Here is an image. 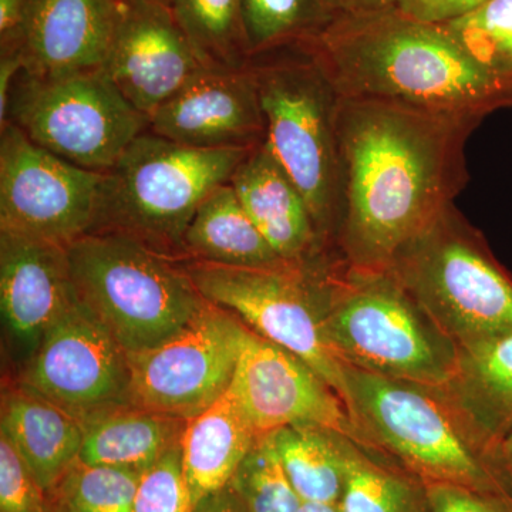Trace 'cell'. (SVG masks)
I'll list each match as a JSON object with an SVG mask.
<instances>
[{
  "instance_id": "4",
  "label": "cell",
  "mask_w": 512,
  "mask_h": 512,
  "mask_svg": "<svg viewBox=\"0 0 512 512\" xmlns=\"http://www.w3.org/2000/svg\"><path fill=\"white\" fill-rule=\"evenodd\" d=\"M323 332L342 365L392 379L443 386L456 372L458 345L389 269H330Z\"/></svg>"
},
{
  "instance_id": "42",
  "label": "cell",
  "mask_w": 512,
  "mask_h": 512,
  "mask_svg": "<svg viewBox=\"0 0 512 512\" xmlns=\"http://www.w3.org/2000/svg\"><path fill=\"white\" fill-rule=\"evenodd\" d=\"M121 2H141V0H121ZM164 2H168V0H164Z\"/></svg>"
},
{
  "instance_id": "14",
  "label": "cell",
  "mask_w": 512,
  "mask_h": 512,
  "mask_svg": "<svg viewBox=\"0 0 512 512\" xmlns=\"http://www.w3.org/2000/svg\"><path fill=\"white\" fill-rule=\"evenodd\" d=\"M229 390L258 437L285 427L319 426L357 443L338 392L301 357L249 328Z\"/></svg>"
},
{
  "instance_id": "28",
  "label": "cell",
  "mask_w": 512,
  "mask_h": 512,
  "mask_svg": "<svg viewBox=\"0 0 512 512\" xmlns=\"http://www.w3.org/2000/svg\"><path fill=\"white\" fill-rule=\"evenodd\" d=\"M202 66L241 69L249 62L241 0H168Z\"/></svg>"
},
{
  "instance_id": "21",
  "label": "cell",
  "mask_w": 512,
  "mask_h": 512,
  "mask_svg": "<svg viewBox=\"0 0 512 512\" xmlns=\"http://www.w3.org/2000/svg\"><path fill=\"white\" fill-rule=\"evenodd\" d=\"M0 433L50 494L79 460L84 424L62 407L16 384L3 393Z\"/></svg>"
},
{
  "instance_id": "27",
  "label": "cell",
  "mask_w": 512,
  "mask_h": 512,
  "mask_svg": "<svg viewBox=\"0 0 512 512\" xmlns=\"http://www.w3.org/2000/svg\"><path fill=\"white\" fill-rule=\"evenodd\" d=\"M241 5L249 59L312 45L343 13L338 0H241Z\"/></svg>"
},
{
  "instance_id": "34",
  "label": "cell",
  "mask_w": 512,
  "mask_h": 512,
  "mask_svg": "<svg viewBox=\"0 0 512 512\" xmlns=\"http://www.w3.org/2000/svg\"><path fill=\"white\" fill-rule=\"evenodd\" d=\"M429 512H512V503L500 495L481 493L464 485L426 484Z\"/></svg>"
},
{
  "instance_id": "24",
  "label": "cell",
  "mask_w": 512,
  "mask_h": 512,
  "mask_svg": "<svg viewBox=\"0 0 512 512\" xmlns=\"http://www.w3.org/2000/svg\"><path fill=\"white\" fill-rule=\"evenodd\" d=\"M187 420L127 404L84 423L79 460L143 473L177 444Z\"/></svg>"
},
{
  "instance_id": "31",
  "label": "cell",
  "mask_w": 512,
  "mask_h": 512,
  "mask_svg": "<svg viewBox=\"0 0 512 512\" xmlns=\"http://www.w3.org/2000/svg\"><path fill=\"white\" fill-rule=\"evenodd\" d=\"M138 471L77 460L50 493L76 512H133Z\"/></svg>"
},
{
  "instance_id": "17",
  "label": "cell",
  "mask_w": 512,
  "mask_h": 512,
  "mask_svg": "<svg viewBox=\"0 0 512 512\" xmlns=\"http://www.w3.org/2000/svg\"><path fill=\"white\" fill-rule=\"evenodd\" d=\"M148 130L204 150H251L266 137L264 114L247 66H202L151 116Z\"/></svg>"
},
{
  "instance_id": "2",
  "label": "cell",
  "mask_w": 512,
  "mask_h": 512,
  "mask_svg": "<svg viewBox=\"0 0 512 512\" xmlns=\"http://www.w3.org/2000/svg\"><path fill=\"white\" fill-rule=\"evenodd\" d=\"M340 97L485 119L512 107V82L485 69L441 23L393 6L342 13L315 43Z\"/></svg>"
},
{
  "instance_id": "12",
  "label": "cell",
  "mask_w": 512,
  "mask_h": 512,
  "mask_svg": "<svg viewBox=\"0 0 512 512\" xmlns=\"http://www.w3.org/2000/svg\"><path fill=\"white\" fill-rule=\"evenodd\" d=\"M101 181L13 124L0 128V231L69 247L92 232Z\"/></svg>"
},
{
  "instance_id": "9",
  "label": "cell",
  "mask_w": 512,
  "mask_h": 512,
  "mask_svg": "<svg viewBox=\"0 0 512 512\" xmlns=\"http://www.w3.org/2000/svg\"><path fill=\"white\" fill-rule=\"evenodd\" d=\"M8 123L37 146L99 173L110 170L150 128V119L124 99L103 69L20 73L10 94Z\"/></svg>"
},
{
  "instance_id": "19",
  "label": "cell",
  "mask_w": 512,
  "mask_h": 512,
  "mask_svg": "<svg viewBox=\"0 0 512 512\" xmlns=\"http://www.w3.org/2000/svg\"><path fill=\"white\" fill-rule=\"evenodd\" d=\"M123 6L121 0H32L20 37L23 72L55 76L103 69Z\"/></svg>"
},
{
  "instance_id": "32",
  "label": "cell",
  "mask_w": 512,
  "mask_h": 512,
  "mask_svg": "<svg viewBox=\"0 0 512 512\" xmlns=\"http://www.w3.org/2000/svg\"><path fill=\"white\" fill-rule=\"evenodd\" d=\"M194 501L183 467L180 441L144 470L133 512H192Z\"/></svg>"
},
{
  "instance_id": "22",
  "label": "cell",
  "mask_w": 512,
  "mask_h": 512,
  "mask_svg": "<svg viewBox=\"0 0 512 512\" xmlns=\"http://www.w3.org/2000/svg\"><path fill=\"white\" fill-rule=\"evenodd\" d=\"M258 436L231 390L187 420L181 456L194 505L227 487Z\"/></svg>"
},
{
  "instance_id": "16",
  "label": "cell",
  "mask_w": 512,
  "mask_h": 512,
  "mask_svg": "<svg viewBox=\"0 0 512 512\" xmlns=\"http://www.w3.org/2000/svg\"><path fill=\"white\" fill-rule=\"evenodd\" d=\"M77 301L67 247L0 231V313L10 355L20 366Z\"/></svg>"
},
{
  "instance_id": "20",
  "label": "cell",
  "mask_w": 512,
  "mask_h": 512,
  "mask_svg": "<svg viewBox=\"0 0 512 512\" xmlns=\"http://www.w3.org/2000/svg\"><path fill=\"white\" fill-rule=\"evenodd\" d=\"M440 389L495 456L512 433V333L458 345L456 372Z\"/></svg>"
},
{
  "instance_id": "18",
  "label": "cell",
  "mask_w": 512,
  "mask_h": 512,
  "mask_svg": "<svg viewBox=\"0 0 512 512\" xmlns=\"http://www.w3.org/2000/svg\"><path fill=\"white\" fill-rule=\"evenodd\" d=\"M229 183L256 228L286 264L313 268L342 259L320 235L301 190L265 141L249 150Z\"/></svg>"
},
{
  "instance_id": "36",
  "label": "cell",
  "mask_w": 512,
  "mask_h": 512,
  "mask_svg": "<svg viewBox=\"0 0 512 512\" xmlns=\"http://www.w3.org/2000/svg\"><path fill=\"white\" fill-rule=\"evenodd\" d=\"M30 2L32 0H0V53L19 50Z\"/></svg>"
},
{
  "instance_id": "7",
  "label": "cell",
  "mask_w": 512,
  "mask_h": 512,
  "mask_svg": "<svg viewBox=\"0 0 512 512\" xmlns=\"http://www.w3.org/2000/svg\"><path fill=\"white\" fill-rule=\"evenodd\" d=\"M74 288L127 353L153 348L207 306L183 261L116 234L67 247Z\"/></svg>"
},
{
  "instance_id": "3",
  "label": "cell",
  "mask_w": 512,
  "mask_h": 512,
  "mask_svg": "<svg viewBox=\"0 0 512 512\" xmlns=\"http://www.w3.org/2000/svg\"><path fill=\"white\" fill-rule=\"evenodd\" d=\"M343 403L357 444L389 458L424 484L464 485L507 498L495 456L474 436L440 386L343 365Z\"/></svg>"
},
{
  "instance_id": "6",
  "label": "cell",
  "mask_w": 512,
  "mask_h": 512,
  "mask_svg": "<svg viewBox=\"0 0 512 512\" xmlns=\"http://www.w3.org/2000/svg\"><path fill=\"white\" fill-rule=\"evenodd\" d=\"M247 67L264 114L266 146L298 185L320 235L336 252L340 94L309 45L252 56Z\"/></svg>"
},
{
  "instance_id": "13",
  "label": "cell",
  "mask_w": 512,
  "mask_h": 512,
  "mask_svg": "<svg viewBox=\"0 0 512 512\" xmlns=\"http://www.w3.org/2000/svg\"><path fill=\"white\" fill-rule=\"evenodd\" d=\"M128 353L84 303L49 330L20 369L18 384L73 414L83 424L131 403Z\"/></svg>"
},
{
  "instance_id": "33",
  "label": "cell",
  "mask_w": 512,
  "mask_h": 512,
  "mask_svg": "<svg viewBox=\"0 0 512 512\" xmlns=\"http://www.w3.org/2000/svg\"><path fill=\"white\" fill-rule=\"evenodd\" d=\"M49 494L0 433V512H47Z\"/></svg>"
},
{
  "instance_id": "1",
  "label": "cell",
  "mask_w": 512,
  "mask_h": 512,
  "mask_svg": "<svg viewBox=\"0 0 512 512\" xmlns=\"http://www.w3.org/2000/svg\"><path fill=\"white\" fill-rule=\"evenodd\" d=\"M481 117L340 97L336 252L387 269L467 185L466 144Z\"/></svg>"
},
{
  "instance_id": "25",
  "label": "cell",
  "mask_w": 512,
  "mask_h": 512,
  "mask_svg": "<svg viewBox=\"0 0 512 512\" xmlns=\"http://www.w3.org/2000/svg\"><path fill=\"white\" fill-rule=\"evenodd\" d=\"M272 437L286 476L302 503L339 504L352 439L319 426L285 427Z\"/></svg>"
},
{
  "instance_id": "15",
  "label": "cell",
  "mask_w": 512,
  "mask_h": 512,
  "mask_svg": "<svg viewBox=\"0 0 512 512\" xmlns=\"http://www.w3.org/2000/svg\"><path fill=\"white\" fill-rule=\"evenodd\" d=\"M202 67L164 0L124 2L103 72L151 119Z\"/></svg>"
},
{
  "instance_id": "39",
  "label": "cell",
  "mask_w": 512,
  "mask_h": 512,
  "mask_svg": "<svg viewBox=\"0 0 512 512\" xmlns=\"http://www.w3.org/2000/svg\"><path fill=\"white\" fill-rule=\"evenodd\" d=\"M343 13L372 12L392 6V0H338Z\"/></svg>"
},
{
  "instance_id": "29",
  "label": "cell",
  "mask_w": 512,
  "mask_h": 512,
  "mask_svg": "<svg viewBox=\"0 0 512 512\" xmlns=\"http://www.w3.org/2000/svg\"><path fill=\"white\" fill-rule=\"evenodd\" d=\"M441 25L485 69L512 82V0H487Z\"/></svg>"
},
{
  "instance_id": "10",
  "label": "cell",
  "mask_w": 512,
  "mask_h": 512,
  "mask_svg": "<svg viewBox=\"0 0 512 512\" xmlns=\"http://www.w3.org/2000/svg\"><path fill=\"white\" fill-rule=\"evenodd\" d=\"M338 261L313 268H235L200 261L183 264L208 302L234 313L262 338L301 357L342 399L343 365L333 356L323 332L326 284Z\"/></svg>"
},
{
  "instance_id": "11",
  "label": "cell",
  "mask_w": 512,
  "mask_h": 512,
  "mask_svg": "<svg viewBox=\"0 0 512 512\" xmlns=\"http://www.w3.org/2000/svg\"><path fill=\"white\" fill-rule=\"evenodd\" d=\"M247 326L208 302L183 329L153 348L128 353L131 403L190 420L227 392Z\"/></svg>"
},
{
  "instance_id": "23",
  "label": "cell",
  "mask_w": 512,
  "mask_h": 512,
  "mask_svg": "<svg viewBox=\"0 0 512 512\" xmlns=\"http://www.w3.org/2000/svg\"><path fill=\"white\" fill-rule=\"evenodd\" d=\"M184 261L235 266L285 268L242 207L231 183L222 184L202 201L183 238Z\"/></svg>"
},
{
  "instance_id": "35",
  "label": "cell",
  "mask_w": 512,
  "mask_h": 512,
  "mask_svg": "<svg viewBox=\"0 0 512 512\" xmlns=\"http://www.w3.org/2000/svg\"><path fill=\"white\" fill-rule=\"evenodd\" d=\"M484 2L487 0H392V6L413 18L443 23L476 9Z\"/></svg>"
},
{
  "instance_id": "41",
  "label": "cell",
  "mask_w": 512,
  "mask_h": 512,
  "mask_svg": "<svg viewBox=\"0 0 512 512\" xmlns=\"http://www.w3.org/2000/svg\"><path fill=\"white\" fill-rule=\"evenodd\" d=\"M49 501V511L47 512H76L72 510V508L67 507L66 504L62 503V501L57 500L55 497H50Z\"/></svg>"
},
{
  "instance_id": "40",
  "label": "cell",
  "mask_w": 512,
  "mask_h": 512,
  "mask_svg": "<svg viewBox=\"0 0 512 512\" xmlns=\"http://www.w3.org/2000/svg\"><path fill=\"white\" fill-rule=\"evenodd\" d=\"M298 512H342L339 504L302 503Z\"/></svg>"
},
{
  "instance_id": "30",
  "label": "cell",
  "mask_w": 512,
  "mask_h": 512,
  "mask_svg": "<svg viewBox=\"0 0 512 512\" xmlns=\"http://www.w3.org/2000/svg\"><path fill=\"white\" fill-rule=\"evenodd\" d=\"M229 485L248 512H298L302 500L286 476L274 437H258Z\"/></svg>"
},
{
  "instance_id": "8",
  "label": "cell",
  "mask_w": 512,
  "mask_h": 512,
  "mask_svg": "<svg viewBox=\"0 0 512 512\" xmlns=\"http://www.w3.org/2000/svg\"><path fill=\"white\" fill-rule=\"evenodd\" d=\"M387 269L457 345L512 333V275L454 204Z\"/></svg>"
},
{
  "instance_id": "37",
  "label": "cell",
  "mask_w": 512,
  "mask_h": 512,
  "mask_svg": "<svg viewBox=\"0 0 512 512\" xmlns=\"http://www.w3.org/2000/svg\"><path fill=\"white\" fill-rule=\"evenodd\" d=\"M192 512H248L245 505L242 504L241 498L235 493L231 485L222 488L217 493L207 495L201 498L194 505Z\"/></svg>"
},
{
  "instance_id": "5",
  "label": "cell",
  "mask_w": 512,
  "mask_h": 512,
  "mask_svg": "<svg viewBox=\"0 0 512 512\" xmlns=\"http://www.w3.org/2000/svg\"><path fill=\"white\" fill-rule=\"evenodd\" d=\"M249 150H204L147 130L103 173L90 234H116L184 261L183 238L202 201L231 181Z\"/></svg>"
},
{
  "instance_id": "26",
  "label": "cell",
  "mask_w": 512,
  "mask_h": 512,
  "mask_svg": "<svg viewBox=\"0 0 512 512\" xmlns=\"http://www.w3.org/2000/svg\"><path fill=\"white\" fill-rule=\"evenodd\" d=\"M339 507L342 512H429L423 481L353 440Z\"/></svg>"
},
{
  "instance_id": "38",
  "label": "cell",
  "mask_w": 512,
  "mask_h": 512,
  "mask_svg": "<svg viewBox=\"0 0 512 512\" xmlns=\"http://www.w3.org/2000/svg\"><path fill=\"white\" fill-rule=\"evenodd\" d=\"M495 471L508 500L512 503V433L508 434L497 448Z\"/></svg>"
}]
</instances>
